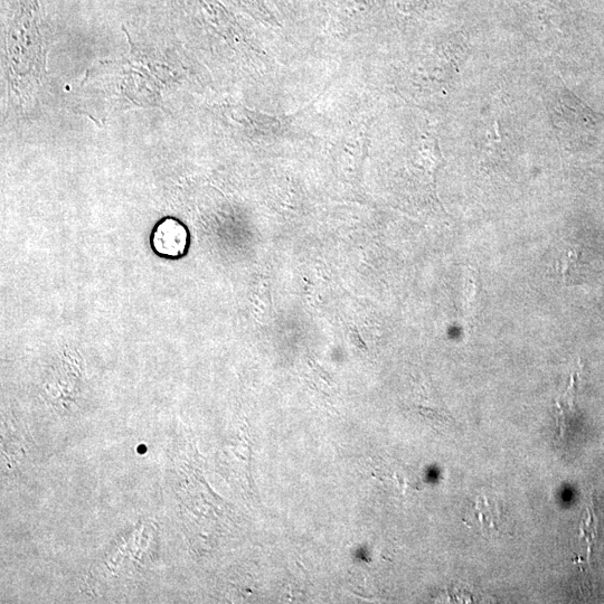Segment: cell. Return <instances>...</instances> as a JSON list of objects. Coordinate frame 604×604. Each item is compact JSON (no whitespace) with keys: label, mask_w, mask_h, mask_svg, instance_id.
I'll list each match as a JSON object with an SVG mask.
<instances>
[{"label":"cell","mask_w":604,"mask_h":604,"mask_svg":"<svg viewBox=\"0 0 604 604\" xmlns=\"http://www.w3.org/2000/svg\"><path fill=\"white\" fill-rule=\"evenodd\" d=\"M151 245L159 256L179 259L190 247V232L186 225L174 217L160 221L151 235Z\"/></svg>","instance_id":"6da1fadb"},{"label":"cell","mask_w":604,"mask_h":604,"mask_svg":"<svg viewBox=\"0 0 604 604\" xmlns=\"http://www.w3.org/2000/svg\"><path fill=\"white\" fill-rule=\"evenodd\" d=\"M476 522L480 524L481 532L490 536L500 532V511L496 504L490 503L486 497H479L475 508Z\"/></svg>","instance_id":"7a4b0ae2"},{"label":"cell","mask_w":604,"mask_h":604,"mask_svg":"<svg viewBox=\"0 0 604 604\" xmlns=\"http://www.w3.org/2000/svg\"><path fill=\"white\" fill-rule=\"evenodd\" d=\"M580 252L578 249L571 248L565 253L562 258V275L565 282H569L572 279L573 272L579 266Z\"/></svg>","instance_id":"3957f363"}]
</instances>
